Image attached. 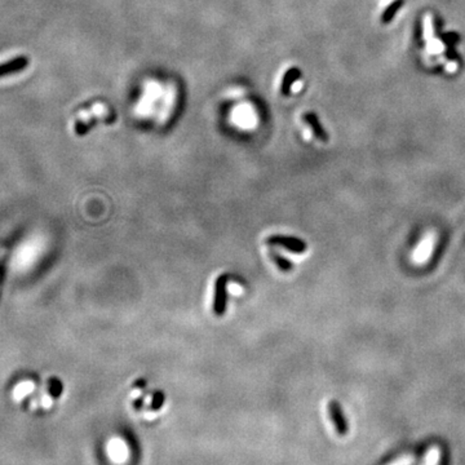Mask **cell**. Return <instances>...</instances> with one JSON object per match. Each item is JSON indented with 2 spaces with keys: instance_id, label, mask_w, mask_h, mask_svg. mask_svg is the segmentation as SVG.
Returning a JSON list of instances; mask_svg holds the SVG:
<instances>
[{
  "instance_id": "1",
  "label": "cell",
  "mask_w": 465,
  "mask_h": 465,
  "mask_svg": "<svg viewBox=\"0 0 465 465\" xmlns=\"http://www.w3.org/2000/svg\"><path fill=\"white\" fill-rule=\"evenodd\" d=\"M226 301H228V275H220L214 282L213 293V314L221 317L225 314Z\"/></svg>"
},
{
  "instance_id": "8",
  "label": "cell",
  "mask_w": 465,
  "mask_h": 465,
  "mask_svg": "<svg viewBox=\"0 0 465 465\" xmlns=\"http://www.w3.org/2000/svg\"><path fill=\"white\" fill-rule=\"evenodd\" d=\"M441 448L438 446H431L425 454V459H424L423 464L421 465H440L441 462Z\"/></svg>"
},
{
  "instance_id": "4",
  "label": "cell",
  "mask_w": 465,
  "mask_h": 465,
  "mask_svg": "<svg viewBox=\"0 0 465 465\" xmlns=\"http://www.w3.org/2000/svg\"><path fill=\"white\" fill-rule=\"evenodd\" d=\"M107 454L110 456V459L115 462H124L126 460L128 459V447L127 445L123 442L119 438H115V440H111L109 442V446H107Z\"/></svg>"
},
{
  "instance_id": "7",
  "label": "cell",
  "mask_w": 465,
  "mask_h": 465,
  "mask_svg": "<svg viewBox=\"0 0 465 465\" xmlns=\"http://www.w3.org/2000/svg\"><path fill=\"white\" fill-rule=\"evenodd\" d=\"M34 389V383L30 380H25L18 383L17 385L14 386L13 389V398L16 400H21L26 397L27 394H30Z\"/></svg>"
},
{
  "instance_id": "3",
  "label": "cell",
  "mask_w": 465,
  "mask_h": 465,
  "mask_svg": "<svg viewBox=\"0 0 465 465\" xmlns=\"http://www.w3.org/2000/svg\"><path fill=\"white\" fill-rule=\"evenodd\" d=\"M327 410L331 421H332L333 429L337 433H345V430H347V421H345L344 415H343V411H341V407L338 406V403L336 400H330L327 405Z\"/></svg>"
},
{
  "instance_id": "9",
  "label": "cell",
  "mask_w": 465,
  "mask_h": 465,
  "mask_svg": "<svg viewBox=\"0 0 465 465\" xmlns=\"http://www.w3.org/2000/svg\"><path fill=\"white\" fill-rule=\"evenodd\" d=\"M270 257H271V260H273L274 264H275V265L278 266V268L281 269L282 271L292 270V266H293L292 262H291L290 260L285 259V257H283L282 255H279V254H276V252L271 251L270 252Z\"/></svg>"
},
{
  "instance_id": "6",
  "label": "cell",
  "mask_w": 465,
  "mask_h": 465,
  "mask_svg": "<svg viewBox=\"0 0 465 465\" xmlns=\"http://www.w3.org/2000/svg\"><path fill=\"white\" fill-rule=\"evenodd\" d=\"M304 120L306 121L307 124H309V127L312 128V130H313L314 136H316V137L318 138L319 141H323V142H327L328 141L327 132H326V131L323 130V127H322L321 124H319L318 118H317V116L314 115V114H312V113L306 114V115L304 116Z\"/></svg>"
},
{
  "instance_id": "10",
  "label": "cell",
  "mask_w": 465,
  "mask_h": 465,
  "mask_svg": "<svg viewBox=\"0 0 465 465\" xmlns=\"http://www.w3.org/2000/svg\"><path fill=\"white\" fill-rule=\"evenodd\" d=\"M402 6H403V0H395V2H393V3L390 4V6L388 7V8H386V11L384 12L383 17H381V22H383V23H389L390 20H392V18L394 17L395 13H397V11Z\"/></svg>"
},
{
  "instance_id": "12",
  "label": "cell",
  "mask_w": 465,
  "mask_h": 465,
  "mask_svg": "<svg viewBox=\"0 0 465 465\" xmlns=\"http://www.w3.org/2000/svg\"><path fill=\"white\" fill-rule=\"evenodd\" d=\"M412 462H414V457L410 456V455H405V456L398 457L397 460L390 462L389 465H412Z\"/></svg>"
},
{
  "instance_id": "2",
  "label": "cell",
  "mask_w": 465,
  "mask_h": 465,
  "mask_svg": "<svg viewBox=\"0 0 465 465\" xmlns=\"http://www.w3.org/2000/svg\"><path fill=\"white\" fill-rule=\"evenodd\" d=\"M266 244L273 245V247H283L293 254H302L307 248L306 243L302 239L296 237H288V235H270L266 238Z\"/></svg>"
},
{
  "instance_id": "11",
  "label": "cell",
  "mask_w": 465,
  "mask_h": 465,
  "mask_svg": "<svg viewBox=\"0 0 465 465\" xmlns=\"http://www.w3.org/2000/svg\"><path fill=\"white\" fill-rule=\"evenodd\" d=\"M299 75H300V73H299V70H297V69H292V70L288 71L287 75H286V78H285V83H283V87H282V90H283V93H285V95H287L288 89H290V88L292 87L293 80L296 79V78Z\"/></svg>"
},
{
  "instance_id": "13",
  "label": "cell",
  "mask_w": 465,
  "mask_h": 465,
  "mask_svg": "<svg viewBox=\"0 0 465 465\" xmlns=\"http://www.w3.org/2000/svg\"><path fill=\"white\" fill-rule=\"evenodd\" d=\"M163 400H164V395L162 394L161 392H157L154 395V399H152V402H151V407L155 410H158L159 407L162 406Z\"/></svg>"
},
{
  "instance_id": "5",
  "label": "cell",
  "mask_w": 465,
  "mask_h": 465,
  "mask_svg": "<svg viewBox=\"0 0 465 465\" xmlns=\"http://www.w3.org/2000/svg\"><path fill=\"white\" fill-rule=\"evenodd\" d=\"M28 65V59L26 57L21 56L17 58L12 59V61L6 62L3 65H0V76L9 75V74L17 73V71L23 70Z\"/></svg>"
}]
</instances>
